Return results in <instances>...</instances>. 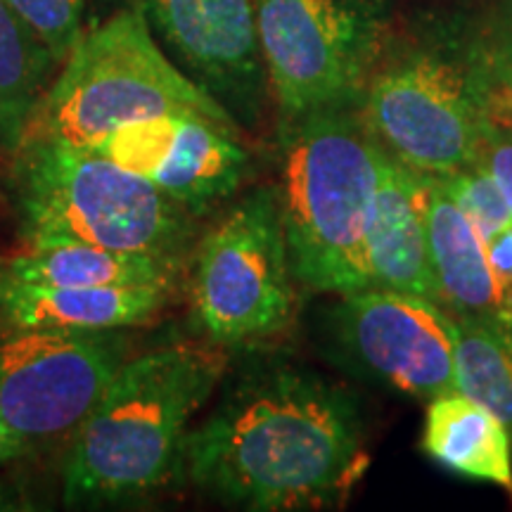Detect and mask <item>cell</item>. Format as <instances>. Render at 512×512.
<instances>
[{"mask_svg":"<svg viewBox=\"0 0 512 512\" xmlns=\"http://www.w3.org/2000/svg\"><path fill=\"white\" fill-rule=\"evenodd\" d=\"M370 465L363 401L283 356H252L185 441L204 496L249 512L342 508Z\"/></svg>","mask_w":512,"mask_h":512,"instance_id":"1","label":"cell"},{"mask_svg":"<svg viewBox=\"0 0 512 512\" xmlns=\"http://www.w3.org/2000/svg\"><path fill=\"white\" fill-rule=\"evenodd\" d=\"M382 150L427 176L477 164L512 105L491 72L486 15L427 8L396 15L358 105Z\"/></svg>","mask_w":512,"mask_h":512,"instance_id":"2","label":"cell"},{"mask_svg":"<svg viewBox=\"0 0 512 512\" xmlns=\"http://www.w3.org/2000/svg\"><path fill=\"white\" fill-rule=\"evenodd\" d=\"M230 370V349L207 339L128 358L69 439L67 505H114L150 496L183 470L185 441Z\"/></svg>","mask_w":512,"mask_h":512,"instance_id":"3","label":"cell"},{"mask_svg":"<svg viewBox=\"0 0 512 512\" xmlns=\"http://www.w3.org/2000/svg\"><path fill=\"white\" fill-rule=\"evenodd\" d=\"M382 152L356 107L278 121L273 185L294 280L306 290L347 294L373 287L368 226Z\"/></svg>","mask_w":512,"mask_h":512,"instance_id":"4","label":"cell"},{"mask_svg":"<svg viewBox=\"0 0 512 512\" xmlns=\"http://www.w3.org/2000/svg\"><path fill=\"white\" fill-rule=\"evenodd\" d=\"M24 249L95 245L190 261L197 216L91 147L22 138L5 174Z\"/></svg>","mask_w":512,"mask_h":512,"instance_id":"5","label":"cell"},{"mask_svg":"<svg viewBox=\"0 0 512 512\" xmlns=\"http://www.w3.org/2000/svg\"><path fill=\"white\" fill-rule=\"evenodd\" d=\"M181 110L238 126L226 107L166 55L140 12L119 8L83 31L31 114L24 138L93 150L114 128Z\"/></svg>","mask_w":512,"mask_h":512,"instance_id":"6","label":"cell"},{"mask_svg":"<svg viewBox=\"0 0 512 512\" xmlns=\"http://www.w3.org/2000/svg\"><path fill=\"white\" fill-rule=\"evenodd\" d=\"M294 283L275 185H254L195 242L185 275L192 323L219 347H259L290 330Z\"/></svg>","mask_w":512,"mask_h":512,"instance_id":"7","label":"cell"},{"mask_svg":"<svg viewBox=\"0 0 512 512\" xmlns=\"http://www.w3.org/2000/svg\"><path fill=\"white\" fill-rule=\"evenodd\" d=\"M278 121L361 105L394 27L392 0H254Z\"/></svg>","mask_w":512,"mask_h":512,"instance_id":"8","label":"cell"},{"mask_svg":"<svg viewBox=\"0 0 512 512\" xmlns=\"http://www.w3.org/2000/svg\"><path fill=\"white\" fill-rule=\"evenodd\" d=\"M126 330L5 328L0 413L27 453L67 446L128 361Z\"/></svg>","mask_w":512,"mask_h":512,"instance_id":"9","label":"cell"},{"mask_svg":"<svg viewBox=\"0 0 512 512\" xmlns=\"http://www.w3.org/2000/svg\"><path fill=\"white\" fill-rule=\"evenodd\" d=\"M323 313L325 356L349 375L418 401L458 392V323L444 306L366 287L337 294Z\"/></svg>","mask_w":512,"mask_h":512,"instance_id":"10","label":"cell"},{"mask_svg":"<svg viewBox=\"0 0 512 512\" xmlns=\"http://www.w3.org/2000/svg\"><path fill=\"white\" fill-rule=\"evenodd\" d=\"M136 10L171 60L226 107L238 126L259 128L271 98L256 36L254 0H112Z\"/></svg>","mask_w":512,"mask_h":512,"instance_id":"11","label":"cell"},{"mask_svg":"<svg viewBox=\"0 0 512 512\" xmlns=\"http://www.w3.org/2000/svg\"><path fill=\"white\" fill-rule=\"evenodd\" d=\"M202 219L245 183L252 157L242 128L181 110L131 121L93 147Z\"/></svg>","mask_w":512,"mask_h":512,"instance_id":"12","label":"cell"},{"mask_svg":"<svg viewBox=\"0 0 512 512\" xmlns=\"http://www.w3.org/2000/svg\"><path fill=\"white\" fill-rule=\"evenodd\" d=\"M427 174L382 152L373 214L368 226V264L373 287L418 294L439 302L427 245Z\"/></svg>","mask_w":512,"mask_h":512,"instance_id":"13","label":"cell"},{"mask_svg":"<svg viewBox=\"0 0 512 512\" xmlns=\"http://www.w3.org/2000/svg\"><path fill=\"white\" fill-rule=\"evenodd\" d=\"M181 287L29 285L0 275L3 328L128 330L152 323Z\"/></svg>","mask_w":512,"mask_h":512,"instance_id":"14","label":"cell"},{"mask_svg":"<svg viewBox=\"0 0 512 512\" xmlns=\"http://www.w3.org/2000/svg\"><path fill=\"white\" fill-rule=\"evenodd\" d=\"M425 216L441 306L453 318L505 323L484 238L441 188L437 176H427Z\"/></svg>","mask_w":512,"mask_h":512,"instance_id":"15","label":"cell"},{"mask_svg":"<svg viewBox=\"0 0 512 512\" xmlns=\"http://www.w3.org/2000/svg\"><path fill=\"white\" fill-rule=\"evenodd\" d=\"M422 451L446 470L494 484L512 498V434L470 396L451 392L427 401Z\"/></svg>","mask_w":512,"mask_h":512,"instance_id":"16","label":"cell"},{"mask_svg":"<svg viewBox=\"0 0 512 512\" xmlns=\"http://www.w3.org/2000/svg\"><path fill=\"white\" fill-rule=\"evenodd\" d=\"M190 261L143 252H121L95 245H50L24 249L0 264L3 278L29 285H185Z\"/></svg>","mask_w":512,"mask_h":512,"instance_id":"17","label":"cell"},{"mask_svg":"<svg viewBox=\"0 0 512 512\" xmlns=\"http://www.w3.org/2000/svg\"><path fill=\"white\" fill-rule=\"evenodd\" d=\"M57 64L8 0H0V157L22 143L31 114L57 74Z\"/></svg>","mask_w":512,"mask_h":512,"instance_id":"18","label":"cell"},{"mask_svg":"<svg viewBox=\"0 0 512 512\" xmlns=\"http://www.w3.org/2000/svg\"><path fill=\"white\" fill-rule=\"evenodd\" d=\"M458 392L482 403L512 434V323L456 318Z\"/></svg>","mask_w":512,"mask_h":512,"instance_id":"19","label":"cell"},{"mask_svg":"<svg viewBox=\"0 0 512 512\" xmlns=\"http://www.w3.org/2000/svg\"><path fill=\"white\" fill-rule=\"evenodd\" d=\"M437 181L484 240L512 223L508 200L482 164H472L467 169L453 171V174L437 176Z\"/></svg>","mask_w":512,"mask_h":512,"instance_id":"20","label":"cell"},{"mask_svg":"<svg viewBox=\"0 0 512 512\" xmlns=\"http://www.w3.org/2000/svg\"><path fill=\"white\" fill-rule=\"evenodd\" d=\"M19 19L53 55L57 67L67 62L86 31L88 0H8Z\"/></svg>","mask_w":512,"mask_h":512,"instance_id":"21","label":"cell"},{"mask_svg":"<svg viewBox=\"0 0 512 512\" xmlns=\"http://www.w3.org/2000/svg\"><path fill=\"white\" fill-rule=\"evenodd\" d=\"M477 164L489 171L512 209V124H496L491 128Z\"/></svg>","mask_w":512,"mask_h":512,"instance_id":"22","label":"cell"},{"mask_svg":"<svg viewBox=\"0 0 512 512\" xmlns=\"http://www.w3.org/2000/svg\"><path fill=\"white\" fill-rule=\"evenodd\" d=\"M505 323H512V223L484 240Z\"/></svg>","mask_w":512,"mask_h":512,"instance_id":"23","label":"cell"},{"mask_svg":"<svg viewBox=\"0 0 512 512\" xmlns=\"http://www.w3.org/2000/svg\"><path fill=\"white\" fill-rule=\"evenodd\" d=\"M486 36H489L491 72L503 98L512 105V31L503 29L494 17L486 15Z\"/></svg>","mask_w":512,"mask_h":512,"instance_id":"24","label":"cell"},{"mask_svg":"<svg viewBox=\"0 0 512 512\" xmlns=\"http://www.w3.org/2000/svg\"><path fill=\"white\" fill-rule=\"evenodd\" d=\"M24 456H27V446H24L22 439L10 430L3 413H0V465L12 463V460H19Z\"/></svg>","mask_w":512,"mask_h":512,"instance_id":"25","label":"cell"},{"mask_svg":"<svg viewBox=\"0 0 512 512\" xmlns=\"http://www.w3.org/2000/svg\"><path fill=\"white\" fill-rule=\"evenodd\" d=\"M491 17H494L496 22L501 24L503 29L512 31V3H510V5H505L503 10H498V12H491Z\"/></svg>","mask_w":512,"mask_h":512,"instance_id":"26","label":"cell"},{"mask_svg":"<svg viewBox=\"0 0 512 512\" xmlns=\"http://www.w3.org/2000/svg\"><path fill=\"white\" fill-rule=\"evenodd\" d=\"M0 264H5V259H3V256H0Z\"/></svg>","mask_w":512,"mask_h":512,"instance_id":"27","label":"cell"}]
</instances>
